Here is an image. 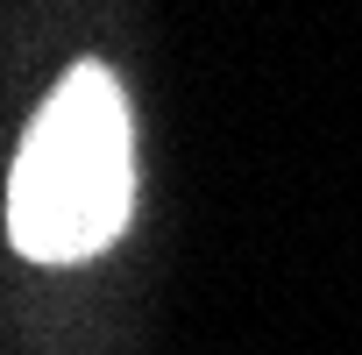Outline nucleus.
Returning <instances> with one entry per match:
<instances>
[{
	"label": "nucleus",
	"mask_w": 362,
	"mask_h": 355,
	"mask_svg": "<svg viewBox=\"0 0 362 355\" xmlns=\"http://www.w3.org/2000/svg\"><path fill=\"white\" fill-rule=\"evenodd\" d=\"M135 206V128L107 64H71L8 170V242L29 263L100 256Z\"/></svg>",
	"instance_id": "f257e3e1"
}]
</instances>
